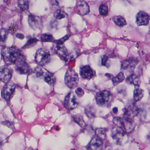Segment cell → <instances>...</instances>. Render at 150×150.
I'll list each match as a JSON object with an SVG mask.
<instances>
[{"label": "cell", "instance_id": "1", "mask_svg": "<svg viewBox=\"0 0 150 150\" xmlns=\"http://www.w3.org/2000/svg\"><path fill=\"white\" fill-rule=\"evenodd\" d=\"M1 55L4 62L8 66L15 64L18 59L24 56L21 50L14 47H3Z\"/></svg>", "mask_w": 150, "mask_h": 150}, {"label": "cell", "instance_id": "2", "mask_svg": "<svg viewBox=\"0 0 150 150\" xmlns=\"http://www.w3.org/2000/svg\"><path fill=\"white\" fill-rule=\"evenodd\" d=\"M51 54L49 50L46 48H40L36 52L35 61L40 66H44L50 62Z\"/></svg>", "mask_w": 150, "mask_h": 150}, {"label": "cell", "instance_id": "3", "mask_svg": "<svg viewBox=\"0 0 150 150\" xmlns=\"http://www.w3.org/2000/svg\"><path fill=\"white\" fill-rule=\"evenodd\" d=\"M79 77L76 72L72 69L67 70L65 77V82L68 87L74 89L78 84Z\"/></svg>", "mask_w": 150, "mask_h": 150}, {"label": "cell", "instance_id": "4", "mask_svg": "<svg viewBox=\"0 0 150 150\" xmlns=\"http://www.w3.org/2000/svg\"><path fill=\"white\" fill-rule=\"evenodd\" d=\"M112 100V95L109 91L105 90L96 94V102L100 106H108L111 104Z\"/></svg>", "mask_w": 150, "mask_h": 150}, {"label": "cell", "instance_id": "5", "mask_svg": "<svg viewBox=\"0 0 150 150\" xmlns=\"http://www.w3.org/2000/svg\"><path fill=\"white\" fill-rule=\"evenodd\" d=\"M139 109L135 103H130L124 110L123 119L127 120H133L134 118L138 115Z\"/></svg>", "mask_w": 150, "mask_h": 150}, {"label": "cell", "instance_id": "6", "mask_svg": "<svg viewBox=\"0 0 150 150\" xmlns=\"http://www.w3.org/2000/svg\"><path fill=\"white\" fill-rule=\"evenodd\" d=\"M15 64L16 71L20 74H26L30 71V67L24 56L18 59Z\"/></svg>", "mask_w": 150, "mask_h": 150}, {"label": "cell", "instance_id": "7", "mask_svg": "<svg viewBox=\"0 0 150 150\" xmlns=\"http://www.w3.org/2000/svg\"><path fill=\"white\" fill-rule=\"evenodd\" d=\"M64 106L68 110L75 109L79 105L77 98L73 92H70L67 95L64 100Z\"/></svg>", "mask_w": 150, "mask_h": 150}, {"label": "cell", "instance_id": "8", "mask_svg": "<svg viewBox=\"0 0 150 150\" xmlns=\"http://www.w3.org/2000/svg\"><path fill=\"white\" fill-rule=\"evenodd\" d=\"M16 86L12 81H9L7 83L3 89L2 96V98L6 101H9L14 94V92L16 90Z\"/></svg>", "mask_w": 150, "mask_h": 150}, {"label": "cell", "instance_id": "9", "mask_svg": "<svg viewBox=\"0 0 150 150\" xmlns=\"http://www.w3.org/2000/svg\"><path fill=\"white\" fill-rule=\"evenodd\" d=\"M13 75V70L8 66L0 67V80L4 83L11 81Z\"/></svg>", "mask_w": 150, "mask_h": 150}, {"label": "cell", "instance_id": "10", "mask_svg": "<svg viewBox=\"0 0 150 150\" xmlns=\"http://www.w3.org/2000/svg\"><path fill=\"white\" fill-rule=\"evenodd\" d=\"M126 134V132L122 129L118 127H116L112 129V137L117 144H122Z\"/></svg>", "mask_w": 150, "mask_h": 150}, {"label": "cell", "instance_id": "11", "mask_svg": "<svg viewBox=\"0 0 150 150\" xmlns=\"http://www.w3.org/2000/svg\"><path fill=\"white\" fill-rule=\"evenodd\" d=\"M75 10L77 14L82 16L87 15L90 12V7L87 2L84 0L77 2Z\"/></svg>", "mask_w": 150, "mask_h": 150}, {"label": "cell", "instance_id": "12", "mask_svg": "<svg viewBox=\"0 0 150 150\" xmlns=\"http://www.w3.org/2000/svg\"><path fill=\"white\" fill-rule=\"evenodd\" d=\"M103 140L94 136L86 146L87 150H103Z\"/></svg>", "mask_w": 150, "mask_h": 150}, {"label": "cell", "instance_id": "13", "mask_svg": "<svg viewBox=\"0 0 150 150\" xmlns=\"http://www.w3.org/2000/svg\"><path fill=\"white\" fill-rule=\"evenodd\" d=\"M80 75L84 79H91L96 76V73L90 66L86 65L80 68Z\"/></svg>", "mask_w": 150, "mask_h": 150}, {"label": "cell", "instance_id": "14", "mask_svg": "<svg viewBox=\"0 0 150 150\" xmlns=\"http://www.w3.org/2000/svg\"><path fill=\"white\" fill-rule=\"evenodd\" d=\"M28 23L30 27L34 30H40L42 27V21L41 18L35 15H29Z\"/></svg>", "mask_w": 150, "mask_h": 150}, {"label": "cell", "instance_id": "15", "mask_svg": "<svg viewBox=\"0 0 150 150\" xmlns=\"http://www.w3.org/2000/svg\"><path fill=\"white\" fill-rule=\"evenodd\" d=\"M150 21L149 15L144 11H139L136 16V23L139 26L146 25L149 24Z\"/></svg>", "mask_w": 150, "mask_h": 150}, {"label": "cell", "instance_id": "16", "mask_svg": "<svg viewBox=\"0 0 150 150\" xmlns=\"http://www.w3.org/2000/svg\"><path fill=\"white\" fill-rule=\"evenodd\" d=\"M138 61L133 58L127 59L123 61L121 63V68L123 70L134 71L135 68Z\"/></svg>", "mask_w": 150, "mask_h": 150}, {"label": "cell", "instance_id": "17", "mask_svg": "<svg viewBox=\"0 0 150 150\" xmlns=\"http://www.w3.org/2000/svg\"><path fill=\"white\" fill-rule=\"evenodd\" d=\"M55 51L57 55L64 60H67L69 53L67 48L63 45H58L54 48Z\"/></svg>", "mask_w": 150, "mask_h": 150}, {"label": "cell", "instance_id": "18", "mask_svg": "<svg viewBox=\"0 0 150 150\" xmlns=\"http://www.w3.org/2000/svg\"><path fill=\"white\" fill-rule=\"evenodd\" d=\"M44 80L48 84L51 86L54 85L56 83V79L55 76L53 73L45 70L43 77Z\"/></svg>", "mask_w": 150, "mask_h": 150}, {"label": "cell", "instance_id": "19", "mask_svg": "<svg viewBox=\"0 0 150 150\" xmlns=\"http://www.w3.org/2000/svg\"><path fill=\"white\" fill-rule=\"evenodd\" d=\"M126 82L129 84L134 85L136 86H139L140 83L139 77L135 74H132L129 76L126 79Z\"/></svg>", "mask_w": 150, "mask_h": 150}, {"label": "cell", "instance_id": "20", "mask_svg": "<svg viewBox=\"0 0 150 150\" xmlns=\"http://www.w3.org/2000/svg\"><path fill=\"white\" fill-rule=\"evenodd\" d=\"M144 95V91L140 88L139 86H137L135 88L134 92V100L135 102H138L142 98Z\"/></svg>", "mask_w": 150, "mask_h": 150}, {"label": "cell", "instance_id": "21", "mask_svg": "<svg viewBox=\"0 0 150 150\" xmlns=\"http://www.w3.org/2000/svg\"><path fill=\"white\" fill-rule=\"evenodd\" d=\"M8 36V31L4 28L0 29V46H3L6 43Z\"/></svg>", "mask_w": 150, "mask_h": 150}, {"label": "cell", "instance_id": "22", "mask_svg": "<svg viewBox=\"0 0 150 150\" xmlns=\"http://www.w3.org/2000/svg\"><path fill=\"white\" fill-rule=\"evenodd\" d=\"M112 19L115 25L120 27H123L127 24L126 19L122 16H115L113 17Z\"/></svg>", "mask_w": 150, "mask_h": 150}, {"label": "cell", "instance_id": "23", "mask_svg": "<svg viewBox=\"0 0 150 150\" xmlns=\"http://www.w3.org/2000/svg\"><path fill=\"white\" fill-rule=\"evenodd\" d=\"M107 129L105 128H100L95 130V135L102 140L105 139L106 137Z\"/></svg>", "mask_w": 150, "mask_h": 150}, {"label": "cell", "instance_id": "24", "mask_svg": "<svg viewBox=\"0 0 150 150\" xmlns=\"http://www.w3.org/2000/svg\"><path fill=\"white\" fill-rule=\"evenodd\" d=\"M85 112L88 118L92 119L95 116L96 109L92 105H88L86 107Z\"/></svg>", "mask_w": 150, "mask_h": 150}, {"label": "cell", "instance_id": "25", "mask_svg": "<svg viewBox=\"0 0 150 150\" xmlns=\"http://www.w3.org/2000/svg\"><path fill=\"white\" fill-rule=\"evenodd\" d=\"M18 5L21 10L26 11L29 9L30 1L29 0H18Z\"/></svg>", "mask_w": 150, "mask_h": 150}, {"label": "cell", "instance_id": "26", "mask_svg": "<svg viewBox=\"0 0 150 150\" xmlns=\"http://www.w3.org/2000/svg\"><path fill=\"white\" fill-rule=\"evenodd\" d=\"M125 79V76L123 72H121L119 73L116 76L114 77L112 79L113 84L114 85H117L120 83H122L124 81Z\"/></svg>", "mask_w": 150, "mask_h": 150}, {"label": "cell", "instance_id": "27", "mask_svg": "<svg viewBox=\"0 0 150 150\" xmlns=\"http://www.w3.org/2000/svg\"><path fill=\"white\" fill-rule=\"evenodd\" d=\"M73 119H74V121L78 125H79L81 127L83 128L85 127L86 124L84 120L83 116L79 115H74Z\"/></svg>", "mask_w": 150, "mask_h": 150}, {"label": "cell", "instance_id": "28", "mask_svg": "<svg viewBox=\"0 0 150 150\" xmlns=\"http://www.w3.org/2000/svg\"><path fill=\"white\" fill-rule=\"evenodd\" d=\"M54 18L57 19H61L66 18L67 15L65 11L62 9H59L54 11Z\"/></svg>", "mask_w": 150, "mask_h": 150}, {"label": "cell", "instance_id": "29", "mask_svg": "<svg viewBox=\"0 0 150 150\" xmlns=\"http://www.w3.org/2000/svg\"><path fill=\"white\" fill-rule=\"evenodd\" d=\"M38 40L36 38H31L27 41L26 44L23 47V49H28L33 47L38 43Z\"/></svg>", "mask_w": 150, "mask_h": 150}, {"label": "cell", "instance_id": "30", "mask_svg": "<svg viewBox=\"0 0 150 150\" xmlns=\"http://www.w3.org/2000/svg\"><path fill=\"white\" fill-rule=\"evenodd\" d=\"M40 39L42 42H51L54 41V38L53 36L51 34H43L40 37Z\"/></svg>", "mask_w": 150, "mask_h": 150}, {"label": "cell", "instance_id": "31", "mask_svg": "<svg viewBox=\"0 0 150 150\" xmlns=\"http://www.w3.org/2000/svg\"><path fill=\"white\" fill-rule=\"evenodd\" d=\"M99 12L100 15L103 16H106L108 12V8L107 5L106 4H101L99 7Z\"/></svg>", "mask_w": 150, "mask_h": 150}, {"label": "cell", "instance_id": "32", "mask_svg": "<svg viewBox=\"0 0 150 150\" xmlns=\"http://www.w3.org/2000/svg\"><path fill=\"white\" fill-rule=\"evenodd\" d=\"M114 124L116 126V127L122 129L123 124V119L120 118V117H115L113 119Z\"/></svg>", "mask_w": 150, "mask_h": 150}, {"label": "cell", "instance_id": "33", "mask_svg": "<svg viewBox=\"0 0 150 150\" xmlns=\"http://www.w3.org/2000/svg\"><path fill=\"white\" fill-rule=\"evenodd\" d=\"M75 93L78 97H83L84 94V91L81 88H78L75 91Z\"/></svg>", "mask_w": 150, "mask_h": 150}, {"label": "cell", "instance_id": "34", "mask_svg": "<svg viewBox=\"0 0 150 150\" xmlns=\"http://www.w3.org/2000/svg\"><path fill=\"white\" fill-rule=\"evenodd\" d=\"M108 64V58L106 55H104L101 59V64L102 66L107 67Z\"/></svg>", "mask_w": 150, "mask_h": 150}, {"label": "cell", "instance_id": "35", "mask_svg": "<svg viewBox=\"0 0 150 150\" xmlns=\"http://www.w3.org/2000/svg\"><path fill=\"white\" fill-rule=\"evenodd\" d=\"M69 38V35H66V36L63 37L62 38L57 40V44H58V45H62V44L64 43V42H65L66 40H67Z\"/></svg>", "mask_w": 150, "mask_h": 150}, {"label": "cell", "instance_id": "36", "mask_svg": "<svg viewBox=\"0 0 150 150\" xmlns=\"http://www.w3.org/2000/svg\"><path fill=\"white\" fill-rule=\"evenodd\" d=\"M16 37L19 39L23 40L24 38V35L22 33H18L16 35Z\"/></svg>", "mask_w": 150, "mask_h": 150}, {"label": "cell", "instance_id": "37", "mask_svg": "<svg viewBox=\"0 0 150 150\" xmlns=\"http://www.w3.org/2000/svg\"><path fill=\"white\" fill-rule=\"evenodd\" d=\"M105 76H106L107 77L109 78L110 79H112L113 78L112 75L110 74H106Z\"/></svg>", "mask_w": 150, "mask_h": 150}, {"label": "cell", "instance_id": "38", "mask_svg": "<svg viewBox=\"0 0 150 150\" xmlns=\"http://www.w3.org/2000/svg\"><path fill=\"white\" fill-rule=\"evenodd\" d=\"M113 112L114 113H116L118 112V108H114L113 109Z\"/></svg>", "mask_w": 150, "mask_h": 150}, {"label": "cell", "instance_id": "39", "mask_svg": "<svg viewBox=\"0 0 150 150\" xmlns=\"http://www.w3.org/2000/svg\"><path fill=\"white\" fill-rule=\"evenodd\" d=\"M1 144H2L1 141V140H0V146H1Z\"/></svg>", "mask_w": 150, "mask_h": 150}, {"label": "cell", "instance_id": "40", "mask_svg": "<svg viewBox=\"0 0 150 150\" xmlns=\"http://www.w3.org/2000/svg\"><path fill=\"white\" fill-rule=\"evenodd\" d=\"M149 33L150 34V27L149 28Z\"/></svg>", "mask_w": 150, "mask_h": 150}]
</instances>
